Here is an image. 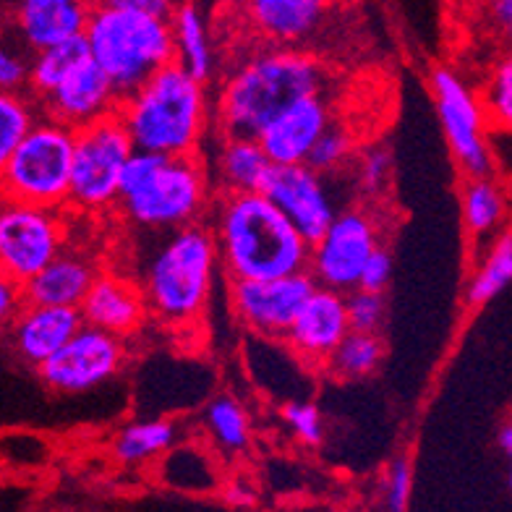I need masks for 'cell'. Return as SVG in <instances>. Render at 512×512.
I'll return each instance as SVG.
<instances>
[{"mask_svg": "<svg viewBox=\"0 0 512 512\" xmlns=\"http://www.w3.org/2000/svg\"><path fill=\"white\" fill-rule=\"evenodd\" d=\"M84 324L87 322L79 306H50L29 301L8 322V345L21 364L40 369Z\"/></svg>", "mask_w": 512, "mask_h": 512, "instance_id": "17", "label": "cell"}, {"mask_svg": "<svg viewBox=\"0 0 512 512\" xmlns=\"http://www.w3.org/2000/svg\"><path fill=\"white\" fill-rule=\"evenodd\" d=\"M40 102L24 92H3L0 97V162L6 160L16 147L29 136L34 123L40 121Z\"/></svg>", "mask_w": 512, "mask_h": 512, "instance_id": "33", "label": "cell"}, {"mask_svg": "<svg viewBox=\"0 0 512 512\" xmlns=\"http://www.w3.org/2000/svg\"><path fill=\"white\" fill-rule=\"evenodd\" d=\"M479 97L489 126L512 134V48L489 68Z\"/></svg>", "mask_w": 512, "mask_h": 512, "instance_id": "30", "label": "cell"}, {"mask_svg": "<svg viewBox=\"0 0 512 512\" xmlns=\"http://www.w3.org/2000/svg\"><path fill=\"white\" fill-rule=\"evenodd\" d=\"M345 298H348V317H351L353 330L379 332L384 322V311H387L382 293L356 288L345 293Z\"/></svg>", "mask_w": 512, "mask_h": 512, "instance_id": "35", "label": "cell"}, {"mask_svg": "<svg viewBox=\"0 0 512 512\" xmlns=\"http://www.w3.org/2000/svg\"><path fill=\"white\" fill-rule=\"evenodd\" d=\"M176 445V426L165 418H149L123 426L113 439V455L126 465L149 463L162 458Z\"/></svg>", "mask_w": 512, "mask_h": 512, "instance_id": "25", "label": "cell"}, {"mask_svg": "<svg viewBox=\"0 0 512 512\" xmlns=\"http://www.w3.org/2000/svg\"><path fill=\"white\" fill-rule=\"evenodd\" d=\"M32 76V61L16 50H3L0 53V87L3 92H24Z\"/></svg>", "mask_w": 512, "mask_h": 512, "instance_id": "39", "label": "cell"}, {"mask_svg": "<svg viewBox=\"0 0 512 512\" xmlns=\"http://www.w3.org/2000/svg\"><path fill=\"white\" fill-rule=\"evenodd\" d=\"M283 424L288 426L290 434L306 447L322 445L324 426L322 416L311 403H288L283 408Z\"/></svg>", "mask_w": 512, "mask_h": 512, "instance_id": "36", "label": "cell"}, {"mask_svg": "<svg viewBox=\"0 0 512 512\" xmlns=\"http://www.w3.org/2000/svg\"><path fill=\"white\" fill-rule=\"evenodd\" d=\"M66 223L61 209L6 199L0 209V272L27 285L63 251Z\"/></svg>", "mask_w": 512, "mask_h": 512, "instance_id": "9", "label": "cell"}, {"mask_svg": "<svg viewBox=\"0 0 512 512\" xmlns=\"http://www.w3.org/2000/svg\"><path fill=\"white\" fill-rule=\"evenodd\" d=\"M74 147V128L42 115L27 139L0 162L3 199L66 209L71 204Z\"/></svg>", "mask_w": 512, "mask_h": 512, "instance_id": "7", "label": "cell"}, {"mask_svg": "<svg viewBox=\"0 0 512 512\" xmlns=\"http://www.w3.org/2000/svg\"><path fill=\"white\" fill-rule=\"evenodd\" d=\"M27 304V288L16 283V280H11V277H3L0 280V319L8 324Z\"/></svg>", "mask_w": 512, "mask_h": 512, "instance_id": "42", "label": "cell"}, {"mask_svg": "<svg viewBox=\"0 0 512 512\" xmlns=\"http://www.w3.org/2000/svg\"><path fill=\"white\" fill-rule=\"evenodd\" d=\"M379 249V225L364 207L337 212L322 238L311 243L309 270L319 285L351 293L369 256Z\"/></svg>", "mask_w": 512, "mask_h": 512, "instance_id": "11", "label": "cell"}, {"mask_svg": "<svg viewBox=\"0 0 512 512\" xmlns=\"http://www.w3.org/2000/svg\"><path fill=\"white\" fill-rule=\"evenodd\" d=\"M434 100L452 155L468 178L492 173V149L486 142V113L479 92H473L450 68H437L432 74Z\"/></svg>", "mask_w": 512, "mask_h": 512, "instance_id": "10", "label": "cell"}, {"mask_svg": "<svg viewBox=\"0 0 512 512\" xmlns=\"http://www.w3.org/2000/svg\"><path fill=\"white\" fill-rule=\"evenodd\" d=\"M209 183L196 155H160L136 149L128 160L115 209L136 228L176 230L199 223Z\"/></svg>", "mask_w": 512, "mask_h": 512, "instance_id": "4", "label": "cell"}, {"mask_svg": "<svg viewBox=\"0 0 512 512\" xmlns=\"http://www.w3.org/2000/svg\"><path fill=\"white\" fill-rule=\"evenodd\" d=\"M499 447H502L507 463H510V471H507V486H510V492H512V416L507 418V424L502 426V432H499Z\"/></svg>", "mask_w": 512, "mask_h": 512, "instance_id": "45", "label": "cell"}, {"mask_svg": "<svg viewBox=\"0 0 512 512\" xmlns=\"http://www.w3.org/2000/svg\"><path fill=\"white\" fill-rule=\"evenodd\" d=\"M327 81L309 53L275 48L254 53L228 76L220 92L217 123L223 136H259L301 97L319 95Z\"/></svg>", "mask_w": 512, "mask_h": 512, "instance_id": "2", "label": "cell"}, {"mask_svg": "<svg viewBox=\"0 0 512 512\" xmlns=\"http://www.w3.org/2000/svg\"><path fill=\"white\" fill-rule=\"evenodd\" d=\"M79 309L84 314V322L121 337L134 335L149 314L142 283H134L113 272L97 275Z\"/></svg>", "mask_w": 512, "mask_h": 512, "instance_id": "20", "label": "cell"}, {"mask_svg": "<svg viewBox=\"0 0 512 512\" xmlns=\"http://www.w3.org/2000/svg\"><path fill=\"white\" fill-rule=\"evenodd\" d=\"M97 0H16L11 11L16 37L32 53L87 32Z\"/></svg>", "mask_w": 512, "mask_h": 512, "instance_id": "19", "label": "cell"}, {"mask_svg": "<svg viewBox=\"0 0 512 512\" xmlns=\"http://www.w3.org/2000/svg\"><path fill=\"white\" fill-rule=\"evenodd\" d=\"M270 168L272 160L256 136H223L217 155L220 191H259Z\"/></svg>", "mask_w": 512, "mask_h": 512, "instance_id": "23", "label": "cell"}, {"mask_svg": "<svg viewBox=\"0 0 512 512\" xmlns=\"http://www.w3.org/2000/svg\"><path fill=\"white\" fill-rule=\"evenodd\" d=\"M317 285L309 270L264 280H230V304L238 322L254 335L285 340Z\"/></svg>", "mask_w": 512, "mask_h": 512, "instance_id": "13", "label": "cell"}, {"mask_svg": "<svg viewBox=\"0 0 512 512\" xmlns=\"http://www.w3.org/2000/svg\"><path fill=\"white\" fill-rule=\"evenodd\" d=\"M102 6H113V8H128V11H142V14L152 16H165L170 19L176 6L173 0H97Z\"/></svg>", "mask_w": 512, "mask_h": 512, "instance_id": "43", "label": "cell"}, {"mask_svg": "<svg viewBox=\"0 0 512 512\" xmlns=\"http://www.w3.org/2000/svg\"><path fill=\"white\" fill-rule=\"evenodd\" d=\"M392 170V157L384 147H371L361 155V165H358V181L366 191H382Z\"/></svg>", "mask_w": 512, "mask_h": 512, "instance_id": "38", "label": "cell"}, {"mask_svg": "<svg viewBox=\"0 0 512 512\" xmlns=\"http://www.w3.org/2000/svg\"><path fill=\"white\" fill-rule=\"evenodd\" d=\"M89 42L87 37H71L66 42H58L53 48L37 50L32 58V76H29V92L34 97L48 95L50 89H55L66 79L74 68L89 58Z\"/></svg>", "mask_w": 512, "mask_h": 512, "instance_id": "26", "label": "cell"}, {"mask_svg": "<svg viewBox=\"0 0 512 512\" xmlns=\"http://www.w3.org/2000/svg\"><path fill=\"white\" fill-rule=\"evenodd\" d=\"M136 144L118 113L76 128L71 204L79 212H105L118 204L121 181Z\"/></svg>", "mask_w": 512, "mask_h": 512, "instance_id": "8", "label": "cell"}, {"mask_svg": "<svg viewBox=\"0 0 512 512\" xmlns=\"http://www.w3.org/2000/svg\"><path fill=\"white\" fill-rule=\"evenodd\" d=\"M353 149H356V144H353L351 131H345V128L332 123V126L324 131L322 139L317 142V147L311 149V155L306 162H309L317 173H322V176H330V173H337L345 162L351 160Z\"/></svg>", "mask_w": 512, "mask_h": 512, "instance_id": "34", "label": "cell"}, {"mask_svg": "<svg viewBox=\"0 0 512 512\" xmlns=\"http://www.w3.org/2000/svg\"><path fill=\"white\" fill-rule=\"evenodd\" d=\"M37 102H40L42 115L66 123L76 131V128L100 121L105 115L118 113L121 95L113 87L110 76L89 55L87 61L74 68L58 87L50 89L48 95L37 97Z\"/></svg>", "mask_w": 512, "mask_h": 512, "instance_id": "16", "label": "cell"}, {"mask_svg": "<svg viewBox=\"0 0 512 512\" xmlns=\"http://www.w3.org/2000/svg\"><path fill=\"white\" fill-rule=\"evenodd\" d=\"M351 330L348 298L343 290L317 285L285 335V345L306 364L327 366L332 353L340 348Z\"/></svg>", "mask_w": 512, "mask_h": 512, "instance_id": "15", "label": "cell"}, {"mask_svg": "<svg viewBox=\"0 0 512 512\" xmlns=\"http://www.w3.org/2000/svg\"><path fill=\"white\" fill-rule=\"evenodd\" d=\"M225 499H228L233 507H251V505H254V494H251L243 484H230L228 492H225Z\"/></svg>", "mask_w": 512, "mask_h": 512, "instance_id": "44", "label": "cell"}, {"mask_svg": "<svg viewBox=\"0 0 512 512\" xmlns=\"http://www.w3.org/2000/svg\"><path fill=\"white\" fill-rule=\"evenodd\" d=\"M413 468L405 458H398L384 476V505L392 512H403L411 505Z\"/></svg>", "mask_w": 512, "mask_h": 512, "instance_id": "37", "label": "cell"}, {"mask_svg": "<svg viewBox=\"0 0 512 512\" xmlns=\"http://www.w3.org/2000/svg\"><path fill=\"white\" fill-rule=\"evenodd\" d=\"M330 0H243V16L272 45H301L322 29Z\"/></svg>", "mask_w": 512, "mask_h": 512, "instance_id": "21", "label": "cell"}, {"mask_svg": "<svg viewBox=\"0 0 512 512\" xmlns=\"http://www.w3.org/2000/svg\"><path fill=\"white\" fill-rule=\"evenodd\" d=\"M507 212L505 194L489 176L471 178L463 189V220L473 236H486L502 225Z\"/></svg>", "mask_w": 512, "mask_h": 512, "instance_id": "28", "label": "cell"}, {"mask_svg": "<svg viewBox=\"0 0 512 512\" xmlns=\"http://www.w3.org/2000/svg\"><path fill=\"white\" fill-rule=\"evenodd\" d=\"M173 29H176L178 63L199 81H207L212 76V48H209L207 29L194 6H181L173 11Z\"/></svg>", "mask_w": 512, "mask_h": 512, "instance_id": "27", "label": "cell"}, {"mask_svg": "<svg viewBox=\"0 0 512 512\" xmlns=\"http://www.w3.org/2000/svg\"><path fill=\"white\" fill-rule=\"evenodd\" d=\"M382 358L384 345L377 332L351 330L327 361V369L337 379H364L371 371H377Z\"/></svg>", "mask_w": 512, "mask_h": 512, "instance_id": "29", "label": "cell"}, {"mask_svg": "<svg viewBox=\"0 0 512 512\" xmlns=\"http://www.w3.org/2000/svg\"><path fill=\"white\" fill-rule=\"evenodd\" d=\"M207 432L225 452H243L249 445L251 424L243 405L233 398H215L207 408Z\"/></svg>", "mask_w": 512, "mask_h": 512, "instance_id": "32", "label": "cell"}, {"mask_svg": "<svg viewBox=\"0 0 512 512\" xmlns=\"http://www.w3.org/2000/svg\"><path fill=\"white\" fill-rule=\"evenodd\" d=\"M332 126V108L327 97L309 95L293 102L283 115H277L262 134L256 136L262 142L264 152L272 165H298L306 162L311 149Z\"/></svg>", "mask_w": 512, "mask_h": 512, "instance_id": "18", "label": "cell"}, {"mask_svg": "<svg viewBox=\"0 0 512 512\" xmlns=\"http://www.w3.org/2000/svg\"><path fill=\"white\" fill-rule=\"evenodd\" d=\"M259 191L283 209L290 223L309 238V243L322 238V233L330 228L337 215L330 191L322 181V173L311 168L309 162L272 165Z\"/></svg>", "mask_w": 512, "mask_h": 512, "instance_id": "14", "label": "cell"}, {"mask_svg": "<svg viewBox=\"0 0 512 512\" xmlns=\"http://www.w3.org/2000/svg\"><path fill=\"white\" fill-rule=\"evenodd\" d=\"M390 280H392V256L384 246H379V249L369 256V262H366L364 272H361V283H358V288L374 290V293H384V288L390 285Z\"/></svg>", "mask_w": 512, "mask_h": 512, "instance_id": "40", "label": "cell"}, {"mask_svg": "<svg viewBox=\"0 0 512 512\" xmlns=\"http://www.w3.org/2000/svg\"><path fill=\"white\" fill-rule=\"evenodd\" d=\"M160 479L168 489L186 494H209L220 486V473L207 452L196 445H173L160 463Z\"/></svg>", "mask_w": 512, "mask_h": 512, "instance_id": "24", "label": "cell"}, {"mask_svg": "<svg viewBox=\"0 0 512 512\" xmlns=\"http://www.w3.org/2000/svg\"><path fill=\"white\" fill-rule=\"evenodd\" d=\"M220 264L212 225L191 223L170 230V236L147 256L142 288L149 314L168 327H189L204 314Z\"/></svg>", "mask_w": 512, "mask_h": 512, "instance_id": "5", "label": "cell"}, {"mask_svg": "<svg viewBox=\"0 0 512 512\" xmlns=\"http://www.w3.org/2000/svg\"><path fill=\"white\" fill-rule=\"evenodd\" d=\"M484 21L505 48H512V0H484Z\"/></svg>", "mask_w": 512, "mask_h": 512, "instance_id": "41", "label": "cell"}, {"mask_svg": "<svg viewBox=\"0 0 512 512\" xmlns=\"http://www.w3.org/2000/svg\"><path fill=\"white\" fill-rule=\"evenodd\" d=\"M84 37L92 58L110 76L121 97L142 87L160 68L178 61L176 29L173 19L165 16L97 3Z\"/></svg>", "mask_w": 512, "mask_h": 512, "instance_id": "6", "label": "cell"}, {"mask_svg": "<svg viewBox=\"0 0 512 512\" xmlns=\"http://www.w3.org/2000/svg\"><path fill=\"white\" fill-rule=\"evenodd\" d=\"M512 283V233L497 238L481 267L473 275L468 285V301L473 306H481L492 301L499 290H505Z\"/></svg>", "mask_w": 512, "mask_h": 512, "instance_id": "31", "label": "cell"}, {"mask_svg": "<svg viewBox=\"0 0 512 512\" xmlns=\"http://www.w3.org/2000/svg\"><path fill=\"white\" fill-rule=\"evenodd\" d=\"M202 84L204 81L173 61L131 95L121 97L118 115L136 149L160 155H196L207 126Z\"/></svg>", "mask_w": 512, "mask_h": 512, "instance_id": "3", "label": "cell"}, {"mask_svg": "<svg viewBox=\"0 0 512 512\" xmlns=\"http://www.w3.org/2000/svg\"><path fill=\"white\" fill-rule=\"evenodd\" d=\"M126 361L123 337L84 324L61 351L37 369L42 384L61 395H81L105 384Z\"/></svg>", "mask_w": 512, "mask_h": 512, "instance_id": "12", "label": "cell"}, {"mask_svg": "<svg viewBox=\"0 0 512 512\" xmlns=\"http://www.w3.org/2000/svg\"><path fill=\"white\" fill-rule=\"evenodd\" d=\"M97 275L100 272H97V267L89 262L87 256L61 251L24 288H27V298L32 304L81 306V301L87 298Z\"/></svg>", "mask_w": 512, "mask_h": 512, "instance_id": "22", "label": "cell"}, {"mask_svg": "<svg viewBox=\"0 0 512 512\" xmlns=\"http://www.w3.org/2000/svg\"><path fill=\"white\" fill-rule=\"evenodd\" d=\"M212 230L228 280H264L309 270V238L262 191H223L215 202Z\"/></svg>", "mask_w": 512, "mask_h": 512, "instance_id": "1", "label": "cell"}]
</instances>
